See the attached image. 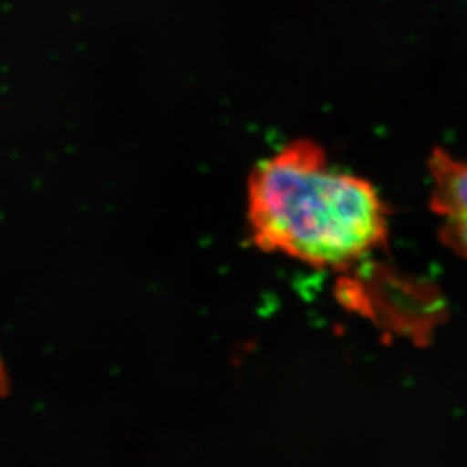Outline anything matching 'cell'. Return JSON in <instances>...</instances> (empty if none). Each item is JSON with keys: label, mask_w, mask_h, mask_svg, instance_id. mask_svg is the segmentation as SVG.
Returning a JSON list of instances; mask_svg holds the SVG:
<instances>
[{"label": "cell", "mask_w": 467, "mask_h": 467, "mask_svg": "<svg viewBox=\"0 0 467 467\" xmlns=\"http://www.w3.org/2000/svg\"><path fill=\"white\" fill-rule=\"evenodd\" d=\"M246 219L258 249L316 269H348L386 244L389 234L378 190L331 166L310 140H295L256 164Z\"/></svg>", "instance_id": "cell-1"}, {"label": "cell", "mask_w": 467, "mask_h": 467, "mask_svg": "<svg viewBox=\"0 0 467 467\" xmlns=\"http://www.w3.org/2000/svg\"><path fill=\"white\" fill-rule=\"evenodd\" d=\"M431 178L430 210L439 221V237L467 261V161L437 148L428 158Z\"/></svg>", "instance_id": "cell-2"}]
</instances>
